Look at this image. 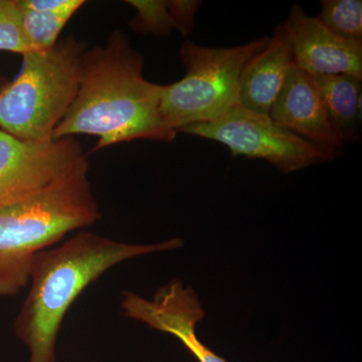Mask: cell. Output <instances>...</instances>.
<instances>
[{
    "label": "cell",
    "instance_id": "cell-9",
    "mask_svg": "<svg viewBox=\"0 0 362 362\" xmlns=\"http://www.w3.org/2000/svg\"><path fill=\"white\" fill-rule=\"evenodd\" d=\"M269 117L285 129L316 145L333 159L342 153L339 139L310 76L293 64Z\"/></svg>",
    "mask_w": 362,
    "mask_h": 362
},
{
    "label": "cell",
    "instance_id": "cell-4",
    "mask_svg": "<svg viewBox=\"0 0 362 362\" xmlns=\"http://www.w3.org/2000/svg\"><path fill=\"white\" fill-rule=\"evenodd\" d=\"M87 49L71 35L23 56L20 74L0 92V130L23 141H52L77 95Z\"/></svg>",
    "mask_w": 362,
    "mask_h": 362
},
{
    "label": "cell",
    "instance_id": "cell-3",
    "mask_svg": "<svg viewBox=\"0 0 362 362\" xmlns=\"http://www.w3.org/2000/svg\"><path fill=\"white\" fill-rule=\"evenodd\" d=\"M101 218L89 162L0 211V297L20 294L40 252Z\"/></svg>",
    "mask_w": 362,
    "mask_h": 362
},
{
    "label": "cell",
    "instance_id": "cell-6",
    "mask_svg": "<svg viewBox=\"0 0 362 362\" xmlns=\"http://www.w3.org/2000/svg\"><path fill=\"white\" fill-rule=\"evenodd\" d=\"M180 132L221 143L233 156L263 159L284 173L333 160L324 150L285 129L269 115L240 105L218 120L187 126Z\"/></svg>",
    "mask_w": 362,
    "mask_h": 362
},
{
    "label": "cell",
    "instance_id": "cell-7",
    "mask_svg": "<svg viewBox=\"0 0 362 362\" xmlns=\"http://www.w3.org/2000/svg\"><path fill=\"white\" fill-rule=\"evenodd\" d=\"M87 160L75 137L33 143L0 130V211L39 192Z\"/></svg>",
    "mask_w": 362,
    "mask_h": 362
},
{
    "label": "cell",
    "instance_id": "cell-5",
    "mask_svg": "<svg viewBox=\"0 0 362 362\" xmlns=\"http://www.w3.org/2000/svg\"><path fill=\"white\" fill-rule=\"evenodd\" d=\"M263 37L239 47L214 49L192 42L181 45L185 76L163 85L160 112L169 129L178 133L194 124L218 120L239 104L240 73L247 62L265 49Z\"/></svg>",
    "mask_w": 362,
    "mask_h": 362
},
{
    "label": "cell",
    "instance_id": "cell-15",
    "mask_svg": "<svg viewBox=\"0 0 362 362\" xmlns=\"http://www.w3.org/2000/svg\"><path fill=\"white\" fill-rule=\"evenodd\" d=\"M0 51L25 54L33 52L26 37L18 0H0Z\"/></svg>",
    "mask_w": 362,
    "mask_h": 362
},
{
    "label": "cell",
    "instance_id": "cell-10",
    "mask_svg": "<svg viewBox=\"0 0 362 362\" xmlns=\"http://www.w3.org/2000/svg\"><path fill=\"white\" fill-rule=\"evenodd\" d=\"M293 64L291 42L282 23L275 28L265 49L243 69L239 82L240 106L269 115Z\"/></svg>",
    "mask_w": 362,
    "mask_h": 362
},
{
    "label": "cell",
    "instance_id": "cell-2",
    "mask_svg": "<svg viewBox=\"0 0 362 362\" xmlns=\"http://www.w3.org/2000/svg\"><path fill=\"white\" fill-rule=\"evenodd\" d=\"M182 246L180 239L135 245L82 230L59 246L40 252L33 259L30 289L13 325L16 337L30 351V362H56L57 339L66 314L86 288L107 271L130 259Z\"/></svg>",
    "mask_w": 362,
    "mask_h": 362
},
{
    "label": "cell",
    "instance_id": "cell-8",
    "mask_svg": "<svg viewBox=\"0 0 362 362\" xmlns=\"http://www.w3.org/2000/svg\"><path fill=\"white\" fill-rule=\"evenodd\" d=\"M283 25L291 42L293 61L305 73L362 80V42L335 35L299 6L292 7Z\"/></svg>",
    "mask_w": 362,
    "mask_h": 362
},
{
    "label": "cell",
    "instance_id": "cell-13",
    "mask_svg": "<svg viewBox=\"0 0 362 362\" xmlns=\"http://www.w3.org/2000/svg\"><path fill=\"white\" fill-rule=\"evenodd\" d=\"M86 2L78 0L77 4L63 11H23V28L33 52L49 51L58 44L62 30L78 9Z\"/></svg>",
    "mask_w": 362,
    "mask_h": 362
},
{
    "label": "cell",
    "instance_id": "cell-1",
    "mask_svg": "<svg viewBox=\"0 0 362 362\" xmlns=\"http://www.w3.org/2000/svg\"><path fill=\"white\" fill-rule=\"evenodd\" d=\"M143 65L141 54L121 30L106 44L86 49L77 95L52 140L95 136L94 151L138 139L173 141L177 133L161 116L163 85L147 81Z\"/></svg>",
    "mask_w": 362,
    "mask_h": 362
},
{
    "label": "cell",
    "instance_id": "cell-14",
    "mask_svg": "<svg viewBox=\"0 0 362 362\" xmlns=\"http://www.w3.org/2000/svg\"><path fill=\"white\" fill-rule=\"evenodd\" d=\"M318 20L335 35L362 42L361 0H323Z\"/></svg>",
    "mask_w": 362,
    "mask_h": 362
},
{
    "label": "cell",
    "instance_id": "cell-12",
    "mask_svg": "<svg viewBox=\"0 0 362 362\" xmlns=\"http://www.w3.org/2000/svg\"><path fill=\"white\" fill-rule=\"evenodd\" d=\"M137 11L132 26L138 32L168 35L177 30L183 35H189L194 28L195 16L201 1L173 0V1H127Z\"/></svg>",
    "mask_w": 362,
    "mask_h": 362
},
{
    "label": "cell",
    "instance_id": "cell-11",
    "mask_svg": "<svg viewBox=\"0 0 362 362\" xmlns=\"http://www.w3.org/2000/svg\"><path fill=\"white\" fill-rule=\"evenodd\" d=\"M310 78L339 139L343 143L356 139L361 81L347 75H314Z\"/></svg>",
    "mask_w": 362,
    "mask_h": 362
},
{
    "label": "cell",
    "instance_id": "cell-16",
    "mask_svg": "<svg viewBox=\"0 0 362 362\" xmlns=\"http://www.w3.org/2000/svg\"><path fill=\"white\" fill-rule=\"evenodd\" d=\"M195 327H197V324H185L175 331L173 335L180 340L181 343L194 354L199 362H228L199 341L195 334Z\"/></svg>",
    "mask_w": 362,
    "mask_h": 362
}]
</instances>
